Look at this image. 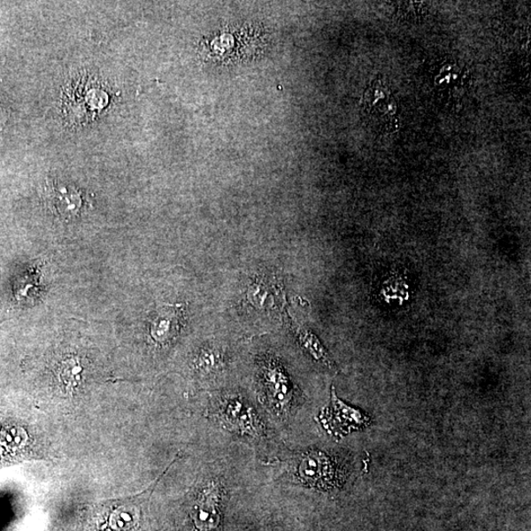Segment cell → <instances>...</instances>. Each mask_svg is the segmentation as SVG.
<instances>
[{
	"instance_id": "cell-1",
	"label": "cell",
	"mask_w": 531,
	"mask_h": 531,
	"mask_svg": "<svg viewBox=\"0 0 531 531\" xmlns=\"http://www.w3.org/2000/svg\"><path fill=\"white\" fill-rule=\"evenodd\" d=\"M361 110L368 126L381 135H389L400 128L397 104L391 90L380 80L367 88Z\"/></svg>"
},
{
	"instance_id": "cell-2",
	"label": "cell",
	"mask_w": 531,
	"mask_h": 531,
	"mask_svg": "<svg viewBox=\"0 0 531 531\" xmlns=\"http://www.w3.org/2000/svg\"><path fill=\"white\" fill-rule=\"evenodd\" d=\"M320 419L324 427L335 435L347 434L350 430L359 429L369 419L366 418L359 411L353 410L352 407L344 404L335 394L332 389V404L322 412Z\"/></svg>"
},
{
	"instance_id": "cell-3",
	"label": "cell",
	"mask_w": 531,
	"mask_h": 531,
	"mask_svg": "<svg viewBox=\"0 0 531 531\" xmlns=\"http://www.w3.org/2000/svg\"><path fill=\"white\" fill-rule=\"evenodd\" d=\"M297 469L303 481L319 489H330L335 485V478H338L333 459L322 451L314 450L305 455Z\"/></svg>"
},
{
	"instance_id": "cell-4",
	"label": "cell",
	"mask_w": 531,
	"mask_h": 531,
	"mask_svg": "<svg viewBox=\"0 0 531 531\" xmlns=\"http://www.w3.org/2000/svg\"><path fill=\"white\" fill-rule=\"evenodd\" d=\"M183 317L181 304H164L157 308L150 321V335L158 343L170 342L179 333Z\"/></svg>"
},
{
	"instance_id": "cell-5",
	"label": "cell",
	"mask_w": 531,
	"mask_h": 531,
	"mask_svg": "<svg viewBox=\"0 0 531 531\" xmlns=\"http://www.w3.org/2000/svg\"><path fill=\"white\" fill-rule=\"evenodd\" d=\"M46 200L50 208L65 220L74 219L83 205L81 194L76 189L55 182L47 185Z\"/></svg>"
},
{
	"instance_id": "cell-6",
	"label": "cell",
	"mask_w": 531,
	"mask_h": 531,
	"mask_svg": "<svg viewBox=\"0 0 531 531\" xmlns=\"http://www.w3.org/2000/svg\"><path fill=\"white\" fill-rule=\"evenodd\" d=\"M219 499V490L218 486H209V489L204 492L200 499L199 504L196 508V515H195V521H196V525L199 527H210V526L212 527V522H216V510Z\"/></svg>"
},
{
	"instance_id": "cell-7",
	"label": "cell",
	"mask_w": 531,
	"mask_h": 531,
	"mask_svg": "<svg viewBox=\"0 0 531 531\" xmlns=\"http://www.w3.org/2000/svg\"><path fill=\"white\" fill-rule=\"evenodd\" d=\"M80 367L74 360H68L62 363L59 372L61 382L66 387H75L81 373Z\"/></svg>"
},
{
	"instance_id": "cell-8",
	"label": "cell",
	"mask_w": 531,
	"mask_h": 531,
	"mask_svg": "<svg viewBox=\"0 0 531 531\" xmlns=\"http://www.w3.org/2000/svg\"><path fill=\"white\" fill-rule=\"evenodd\" d=\"M115 521H117L118 527L120 529L128 528L127 526L132 525L133 518L131 513L127 512H120L118 513V516L114 518Z\"/></svg>"
},
{
	"instance_id": "cell-9",
	"label": "cell",
	"mask_w": 531,
	"mask_h": 531,
	"mask_svg": "<svg viewBox=\"0 0 531 531\" xmlns=\"http://www.w3.org/2000/svg\"><path fill=\"white\" fill-rule=\"evenodd\" d=\"M215 357L212 356V354H210V352H207L206 354H202V357L200 358V365L201 366H203V368H206L207 370H209V368H212V366H215Z\"/></svg>"
}]
</instances>
